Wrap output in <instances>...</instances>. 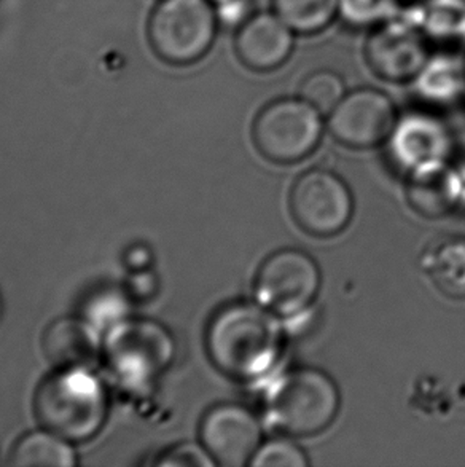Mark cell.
<instances>
[{
  "instance_id": "d6986e66",
  "label": "cell",
  "mask_w": 465,
  "mask_h": 467,
  "mask_svg": "<svg viewBox=\"0 0 465 467\" xmlns=\"http://www.w3.org/2000/svg\"><path fill=\"white\" fill-rule=\"evenodd\" d=\"M50 431L32 432L13 449L8 464L16 467H70L76 464L74 451Z\"/></svg>"
},
{
  "instance_id": "3957f363",
  "label": "cell",
  "mask_w": 465,
  "mask_h": 467,
  "mask_svg": "<svg viewBox=\"0 0 465 467\" xmlns=\"http://www.w3.org/2000/svg\"><path fill=\"white\" fill-rule=\"evenodd\" d=\"M340 407V389L332 377L308 367L279 377L266 396L268 421L285 436L321 434L334 424Z\"/></svg>"
},
{
  "instance_id": "52a82bcc",
  "label": "cell",
  "mask_w": 465,
  "mask_h": 467,
  "mask_svg": "<svg viewBox=\"0 0 465 467\" xmlns=\"http://www.w3.org/2000/svg\"><path fill=\"white\" fill-rule=\"evenodd\" d=\"M290 214L298 228L315 238L343 234L354 215V196L347 183L326 170L306 171L289 196Z\"/></svg>"
},
{
  "instance_id": "ac0fdd59",
  "label": "cell",
  "mask_w": 465,
  "mask_h": 467,
  "mask_svg": "<svg viewBox=\"0 0 465 467\" xmlns=\"http://www.w3.org/2000/svg\"><path fill=\"white\" fill-rule=\"evenodd\" d=\"M424 270L448 297H465V240L447 238L429 247Z\"/></svg>"
},
{
  "instance_id": "30bf717a",
  "label": "cell",
  "mask_w": 465,
  "mask_h": 467,
  "mask_svg": "<svg viewBox=\"0 0 465 467\" xmlns=\"http://www.w3.org/2000/svg\"><path fill=\"white\" fill-rule=\"evenodd\" d=\"M172 353L170 335L157 324L123 321L108 332V364L129 385L157 377L170 364Z\"/></svg>"
},
{
  "instance_id": "5b68a950",
  "label": "cell",
  "mask_w": 465,
  "mask_h": 467,
  "mask_svg": "<svg viewBox=\"0 0 465 467\" xmlns=\"http://www.w3.org/2000/svg\"><path fill=\"white\" fill-rule=\"evenodd\" d=\"M219 19L211 0H161L149 23L151 47L166 63H196L212 48Z\"/></svg>"
},
{
  "instance_id": "277c9868",
  "label": "cell",
  "mask_w": 465,
  "mask_h": 467,
  "mask_svg": "<svg viewBox=\"0 0 465 467\" xmlns=\"http://www.w3.org/2000/svg\"><path fill=\"white\" fill-rule=\"evenodd\" d=\"M326 127L324 114L300 96L281 98L258 112L252 140L271 163L295 164L315 153Z\"/></svg>"
},
{
  "instance_id": "603a6c76",
  "label": "cell",
  "mask_w": 465,
  "mask_h": 467,
  "mask_svg": "<svg viewBox=\"0 0 465 467\" xmlns=\"http://www.w3.org/2000/svg\"><path fill=\"white\" fill-rule=\"evenodd\" d=\"M252 467H308L305 450L290 439H274L262 443L252 458Z\"/></svg>"
},
{
  "instance_id": "44dd1931",
  "label": "cell",
  "mask_w": 465,
  "mask_h": 467,
  "mask_svg": "<svg viewBox=\"0 0 465 467\" xmlns=\"http://www.w3.org/2000/svg\"><path fill=\"white\" fill-rule=\"evenodd\" d=\"M400 15V0H340L338 4V19L352 29L371 31Z\"/></svg>"
},
{
  "instance_id": "ba28073f",
  "label": "cell",
  "mask_w": 465,
  "mask_h": 467,
  "mask_svg": "<svg viewBox=\"0 0 465 467\" xmlns=\"http://www.w3.org/2000/svg\"><path fill=\"white\" fill-rule=\"evenodd\" d=\"M429 38L405 15L371 29L365 42V61L371 72L390 83H411L429 57Z\"/></svg>"
},
{
  "instance_id": "7a4b0ae2",
  "label": "cell",
  "mask_w": 465,
  "mask_h": 467,
  "mask_svg": "<svg viewBox=\"0 0 465 467\" xmlns=\"http://www.w3.org/2000/svg\"><path fill=\"white\" fill-rule=\"evenodd\" d=\"M34 410L45 430L82 442L101 428L108 400L101 383L85 368H59L38 388Z\"/></svg>"
},
{
  "instance_id": "2e32d148",
  "label": "cell",
  "mask_w": 465,
  "mask_h": 467,
  "mask_svg": "<svg viewBox=\"0 0 465 467\" xmlns=\"http://www.w3.org/2000/svg\"><path fill=\"white\" fill-rule=\"evenodd\" d=\"M411 83L418 96L430 104L460 101L465 96V57L450 50L432 53Z\"/></svg>"
},
{
  "instance_id": "d4e9b609",
  "label": "cell",
  "mask_w": 465,
  "mask_h": 467,
  "mask_svg": "<svg viewBox=\"0 0 465 467\" xmlns=\"http://www.w3.org/2000/svg\"><path fill=\"white\" fill-rule=\"evenodd\" d=\"M158 466L168 467H214V460L208 450L196 443H181L168 450L157 462Z\"/></svg>"
},
{
  "instance_id": "4316f807",
  "label": "cell",
  "mask_w": 465,
  "mask_h": 467,
  "mask_svg": "<svg viewBox=\"0 0 465 467\" xmlns=\"http://www.w3.org/2000/svg\"><path fill=\"white\" fill-rule=\"evenodd\" d=\"M413 2H418V0H413Z\"/></svg>"
},
{
  "instance_id": "cb8c5ba5",
  "label": "cell",
  "mask_w": 465,
  "mask_h": 467,
  "mask_svg": "<svg viewBox=\"0 0 465 467\" xmlns=\"http://www.w3.org/2000/svg\"><path fill=\"white\" fill-rule=\"evenodd\" d=\"M125 315L126 304L115 294H104L88 306L89 324L96 328L117 327Z\"/></svg>"
},
{
  "instance_id": "e0dca14e",
  "label": "cell",
  "mask_w": 465,
  "mask_h": 467,
  "mask_svg": "<svg viewBox=\"0 0 465 467\" xmlns=\"http://www.w3.org/2000/svg\"><path fill=\"white\" fill-rule=\"evenodd\" d=\"M413 15H405L421 27L429 42L465 45V0H418Z\"/></svg>"
},
{
  "instance_id": "4fadbf2b",
  "label": "cell",
  "mask_w": 465,
  "mask_h": 467,
  "mask_svg": "<svg viewBox=\"0 0 465 467\" xmlns=\"http://www.w3.org/2000/svg\"><path fill=\"white\" fill-rule=\"evenodd\" d=\"M407 200L426 219L451 214L460 202V179L443 160L416 166L407 182Z\"/></svg>"
},
{
  "instance_id": "ffe728a7",
  "label": "cell",
  "mask_w": 465,
  "mask_h": 467,
  "mask_svg": "<svg viewBox=\"0 0 465 467\" xmlns=\"http://www.w3.org/2000/svg\"><path fill=\"white\" fill-rule=\"evenodd\" d=\"M340 0H273V12L296 36H315L338 19Z\"/></svg>"
},
{
  "instance_id": "6da1fadb",
  "label": "cell",
  "mask_w": 465,
  "mask_h": 467,
  "mask_svg": "<svg viewBox=\"0 0 465 467\" xmlns=\"http://www.w3.org/2000/svg\"><path fill=\"white\" fill-rule=\"evenodd\" d=\"M283 347L279 317L258 304L228 305L209 322V358L230 379H264L276 366Z\"/></svg>"
},
{
  "instance_id": "7c38bea8",
  "label": "cell",
  "mask_w": 465,
  "mask_h": 467,
  "mask_svg": "<svg viewBox=\"0 0 465 467\" xmlns=\"http://www.w3.org/2000/svg\"><path fill=\"white\" fill-rule=\"evenodd\" d=\"M295 32L273 10L252 13L238 26L234 51L247 69L266 74L289 61L295 50Z\"/></svg>"
},
{
  "instance_id": "5bb4252c",
  "label": "cell",
  "mask_w": 465,
  "mask_h": 467,
  "mask_svg": "<svg viewBox=\"0 0 465 467\" xmlns=\"http://www.w3.org/2000/svg\"><path fill=\"white\" fill-rule=\"evenodd\" d=\"M389 140L396 157L411 170L445 160L450 147V134L445 125L434 115L424 112H411L398 119Z\"/></svg>"
},
{
  "instance_id": "9a60e30c",
  "label": "cell",
  "mask_w": 465,
  "mask_h": 467,
  "mask_svg": "<svg viewBox=\"0 0 465 467\" xmlns=\"http://www.w3.org/2000/svg\"><path fill=\"white\" fill-rule=\"evenodd\" d=\"M42 348L57 368H83L98 356L95 327L72 317L57 319L45 330Z\"/></svg>"
},
{
  "instance_id": "9c48e42d",
  "label": "cell",
  "mask_w": 465,
  "mask_h": 467,
  "mask_svg": "<svg viewBox=\"0 0 465 467\" xmlns=\"http://www.w3.org/2000/svg\"><path fill=\"white\" fill-rule=\"evenodd\" d=\"M397 120L396 104L389 96L367 87L347 91L327 115V130L343 146L364 150L389 140Z\"/></svg>"
},
{
  "instance_id": "8fae6325",
  "label": "cell",
  "mask_w": 465,
  "mask_h": 467,
  "mask_svg": "<svg viewBox=\"0 0 465 467\" xmlns=\"http://www.w3.org/2000/svg\"><path fill=\"white\" fill-rule=\"evenodd\" d=\"M202 447L217 466H249L262 445V424L244 405H215L202 421Z\"/></svg>"
},
{
  "instance_id": "8992f818",
  "label": "cell",
  "mask_w": 465,
  "mask_h": 467,
  "mask_svg": "<svg viewBox=\"0 0 465 467\" xmlns=\"http://www.w3.org/2000/svg\"><path fill=\"white\" fill-rule=\"evenodd\" d=\"M321 268L300 249L271 254L258 268L255 302L277 317H294L311 308L321 292Z\"/></svg>"
},
{
  "instance_id": "484cf974",
  "label": "cell",
  "mask_w": 465,
  "mask_h": 467,
  "mask_svg": "<svg viewBox=\"0 0 465 467\" xmlns=\"http://www.w3.org/2000/svg\"><path fill=\"white\" fill-rule=\"evenodd\" d=\"M214 5L222 6V5H227V4H230V2H232V0H211Z\"/></svg>"
},
{
  "instance_id": "7402d4cb",
  "label": "cell",
  "mask_w": 465,
  "mask_h": 467,
  "mask_svg": "<svg viewBox=\"0 0 465 467\" xmlns=\"http://www.w3.org/2000/svg\"><path fill=\"white\" fill-rule=\"evenodd\" d=\"M346 93V83L340 74L334 70L321 69L311 72L303 80L298 96L321 114L328 115Z\"/></svg>"
}]
</instances>
